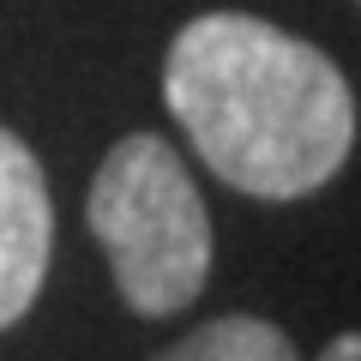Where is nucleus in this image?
<instances>
[{
	"label": "nucleus",
	"instance_id": "obj_1",
	"mask_svg": "<svg viewBox=\"0 0 361 361\" xmlns=\"http://www.w3.org/2000/svg\"><path fill=\"white\" fill-rule=\"evenodd\" d=\"M163 103L247 199H307L355 151V90L331 54L253 13H199L169 42Z\"/></svg>",
	"mask_w": 361,
	"mask_h": 361
},
{
	"label": "nucleus",
	"instance_id": "obj_2",
	"mask_svg": "<svg viewBox=\"0 0 361 361\" xmlns=\"http://www.w3.org/2000/svg\"><path fill=\"white\" fill-rule=\"evenodd\" d=\"M85 223L109 253L121 301L139 319H169L199 301L217 241L205 199L169 139L127 133L90 175Z\"/></svg>",
	"mask_w": 361,
	"mask_h": 361
},
{
	"label": "nucleus",
	"instance_id": "obj_3",
	"mask_svg": "<svg viewBox=\"0 0 361 361\" xmlns=\"http://www.w3.org/2000/svg\"><path fill=\"white\" fill-rule=\"evenodd\" d=\"M54 253V199L42 163L18 133L0 127V331L30 313Z\"/></svg>",
	"mask_w": 361,
	"mask_h": 361
},
{
	"label": "nucleus",
	"instance_id": "obj_4",
	"mask_svg": "<svg viewBox=\"0 0 361 361\" xmlns=\"http://www.w3.org/2000/svg\"><path fill=\"white\" fill-rule=\"evenodd\" d=\"M157 361H301V349L289 343L283 325L259 319V313H223V319L193 325Z\"/></svg>",
	"mask_w": 361,
	"mask_h": 361
},
{
	"label": "nucleus",
	"instance_id": "obj_5",
	"mask_svg": "<svg viewBox=\"0 0 361 361\" xmlns=\"http://www.w3.org/2000/svg\"><path fill=\"white\" fill-rule=\"evenodd\" d=\"M313 361H361V331H343V337H331V343H325Z\"/></svg>",
	"mask_w": 361,
	"mask_h": 361
}]
</instances>
